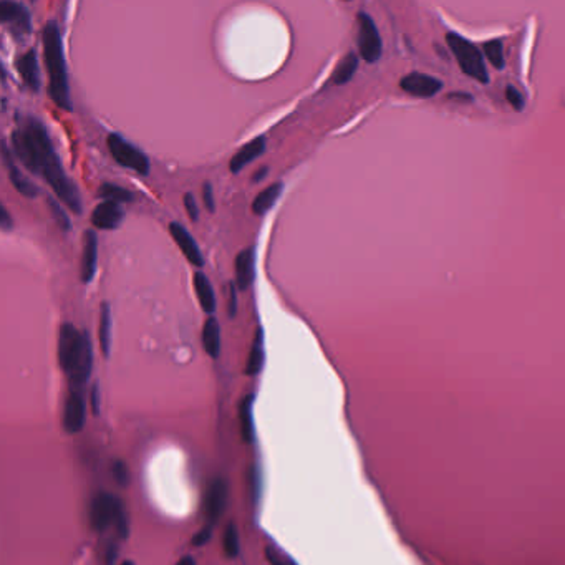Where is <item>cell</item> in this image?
<instances>
[{
    "label": "cell",
    "instance_id": "cell-1",
    "mask_svg": "<svg viewBox=\"0 0 565 565\" xmlns=\"http://www.w3.org/2000/svg\"><path fill=\"white\" fill-rule=\"evenodd\" d=\"M12 145L13 153L22 164L30 173L40 174L54 189L56 198L72 209V212L82 214L83 202L77 184L65 173L44 123L33 116L25 118L12 133Z\"/></svg>",
    "mask_w": 565,
    "mask_h": 565
},
{
    "label": "cell",
    "instance_id": "cell-2",
    "mask_svg": "<svg viewBox=\"0 0 565 565\" xmlns=\"http://www.w3.org/2000/svg\"><path fill=\"white\" fill-rule=\"evenodd\" d=\"M44 59L47 73H49V95L61 110L72 111V98H70L68 73L63 55V44L59 25L55 22H47L44 27Z\"/></svg>",
    "mask_w": 565,
    "mask_h": 565
},
{
    "label": "cell",
    "instance_id": "cell-3",
    "mask_svg": "<svg viewBox=\"0 0 565 565\" xmlns=\"http://www.w3.org/2000/svg\"><path fill=\"white\" fill-rule=\"evenodd\" d=\"M446 44H448L454 59L458 60L459 66H461V70L468 77L474 78L479 83L489 82V73L486 63H484V55L476 45L471 44L468 39H464L463 35H459L456 32H448Z\"/></svg>",
    "mask_w": 565,
    "mask_h": 565
},
{
    "label": "cell",
    "instance_id": "cell-4",
    "mask_svg": "<svg viewBox=\"0 0 565 565\" xmlns=\"http://www.w3.org/2000/svg\"><path fill=\"white\" fill-rule=\"evenodd\" d=\"M107 143L108 148H110L113 159H115L118 164H121L123 168L133 169L140 174L150 173L148 156H146L140 148H136L135 145H131L130 141H126L125 138L118 135V133L108 135Z\"/></svg>",
    "mask_w": 565,
    "mask_h": 565
},
{
    "label": "cell",
    "instance_id": "cell-5",
    "mask_svg": "<svg viewBox=\"0 0 565 565\" xmlns=\"http://www.w3.org/2000/svg\"><path fill=\"white\" fill-rule=\"evenodd\" d=\"M85 334L87 332H78L72 324H63L60 327L59 363L66 375L72 373L77 367L85 345Z\"/></svg>",
    "mask_w": 565,
    "mask_h": 565
},
{
    "label": "cell",
    "instance_id": "cell-6",
    "mask_svg": "<svg viewBox=\"0 0 565 565\" xmlns=\"http://www.w3.org/2000/svg\"><path fill=\"white\" fill-rule=\"evenodd\" d=\"M358 50L368 63H375L383 54V42L377 23L367 12L358 13Z\"/></svg>",
    "mask_w": 565,
    "mask_h": 565
},
{
    "label": "cell",
    "instance_id": "cell-7",
    "mask_svg": "<svg viewBox=\"0 0 565 565\" xmlns=\"http://www.w3.org/2000/svg\"><path fill=\"white\" fill-rule=\"evenodd\" d=\"M121 501L113 494L98 492L93 497L92 506H90V522L92 527L98 533H103L108 527L115 524L118 509H120Z\"/></svg>",
    "mask_w": 565,
    "mask_h": 565
},
{
    "label": "cell",
    "instance_id": "cell-8",
    "mask_svg": "<svg viewBox=\"0 0 565 565\" xmlns=\"http://www.w3.org/2000/svg\"><path fill=\"white\" fill-rule=\"evenodd\" d=\"M85 420H87V405L83 393L78 388H70L63 410V428L66 433L77 435L83 430Z\"/></svg>",
    "mask_w": 565,
    "mask_h": 565
},
{
    "label": "cell",
    "instance_id": "cell-9",
    "mask_svg": "<svg viewBox=\"0 0 565 565\" xmlns=\"http://www.w3.org/2000/svg\"><path fill=\"white\" fill-rule=\"evenodd\" d=\"M0 22L11 25L12 33L17 37L28 35L32 30L30 13L27 7L18 2H11V0H4L0 4Z\"/></svg>",
    "mask_w": 565,
    "mask_h": 565
},
{
    "label": "cell",
    "instance_id": "cell-10",
    "mask_svg": "<svg viewBox=\"0 0 565 565\" xmlns=\"http://www.w3.org/2000/svg\"><path fill=\"white\" fill-rule=\"evenodd\" d=\"M400 87L401 90H405L408 95H411V97L431 98L439 93V90L443 88V83H441L436 77H431V75L413 72L401 78Z\"/></svg>",
    "mask_w": 565,
    "mask_h": 565
},
{
    "label": "cell",
    "instance_id": "cell-11",
    "mask_svg": "<svg viewBox=\"0 0 565 565\" xmlns=\"http://www.w3.org/2000/svg\"><path fill=\"white\" fill-rule=\"evenodd\" d=\"M227 506V482L224 479L217 478L211 482L206 499H204V511H206V517L209 524H216L221 519L222 512H224Z\"/></svg>",
    "mask_w": 565,
    "mask_h": 565
},
{
    "label": "cell",
    "instance_id": "cell-12",
    "mask_svg": "<svg viewBox=\"0 0 565 565\" xmlns=\"http://www.w3.org/2000/svg\"><path fill=\"white\" fill-rule=\"evenodd\" d=\"M169 234L176 241V244H178L179 249H181L184 257H186L193 265H196V267H202L204 257H202L201 249H199L196 241H194V237L189 234L186 227L179 224V222H171Z\"/></svg>",
    "mask_w": 565,
    "mask_h": 565
},
{
    "label": "cell",
    "instance_id": "cell-13",
    "mask_svg": "<svg viewBox=\"0 0 565 565\" xmlns=\"http://www.w3.org/2000/svg\"><path fill=\"white\" fill-rule=\"evenodd\" d=\"M98 264V237L92 229H88L83 234V253L82 262H80V279L85 284L92 282L95 274H97Z\"/></svg>",
    "mask_w": 565,
    "mask_h": 565
},
{
    "label": "cell",
    "instance_id": "cell-14",
    "mask_svg": "<svg viewBox=\"0 0 565 565\" xmlns=\"http://www.w3.org/2000/svg\"><path fill=\"white\" fill-rule=\"evenodd\" d=\"M123 219H125V211H123L120 204L116 202L103 201L93 209L92 224L97 227V229L113 231L121 224Z\"/></svg>",
    "mask_w": 565,
    "mask_h": 565
},
{
    "label": "cell",
    "instance_id": "cell-15",
    "mask_svg": "<svg viewBox=\"0 0 565 565\" xmlns=\"http://www.w3.org/2000/svg\"><path fill=\"white\" fill-rule=\"evenodd\" d=\"M236 272V286L241 292H245L247 288L253 286L255 277V254L253 247L244 249L236 257L234 264Z\"/></svg>",
    "mask_w": 565,
    "mask_h": 565
},
{
    "label": "cell",
    "instance_id": "cell-16",
    "mask_svg": "<svg viewBox=\"0 0 565 565\" xmlns=\"http://www.w3.org/2000/svg\"><path fill=\"white\" fill-rule=\"evenodd\" d=\"M2 154H4V163H6L7 169H8V178H11L12 186L16 188L17 191L22 194V196L35 198L37 194H39V188H37L35 184H33L30 179L27 178V176H23L20 173V169L13 164L12 154H11V151H8L7 145L2 146Z\"/></svg>",
    "mask_w": 565,
    "mask_h": 565
},
{
    "label": "cell",
    "instance_id": "cell-17",
    "mask_svg": "<svg viewBox=\"0 0 565 565\" xmlns=\"http://www.w3.org/2000/svg\"><path fill=\"white\" fill-rule=\"evenodd\" d=\"M16 66L20 73V77L32 92H39L40 88V72H39V60H37V51L28 50L27 54L18 56L16 60Z\"/></svg>",
    "mask_w": 565,
    "mask_h": 565
},
{
    "label": "cell",
    "instance_id": "cell-18",
    "mask_svg": "<svg viewBox=\"0 0 565 565\" xmlns=\"http://www.w3.org/2000/svg\"><path fill=\"white\" fill-rule=\"evenodd\" d=\"M265 145H267L265 138L259 136V138H255V140L249 141V143L242 146V148L237 151V153L232 156V159H231L229 168L232 173H239V171L244 169L247 164L253 163L255 158H259V156L265 151V148H267Z\"/></svg>",
    "mask_w": 565,
    "mask_h": 565
},
{
    "label": "cell",
    "instance_id": "cell-19",
    "mask_svg": "<svg viewBox=\"0 0 565 565\" xmlns=\"http://www.w3.org/2000/svg\"><path fill=\"white\" fill-rule=\"evenodd\" d=\"M241 436L244 443L253 444L255 439L254 431V395H247L239 405Z\"/></svg>",
    "mask_w": 565,
    "mask_h": 565
},
{
    "label": "cell",
    "instance_id": "cell-20",
    "mask_svg": "<svg viewBox=\"0 0 565 565\" xmlns=\"http://www.w3.org/2000/svg\"><path fill=\"white\" fill-rule=\"evenodd\" d=\"M202 345L211 358H217L221 353V325L214 317H209L202 329Z\"/></svg>",
    "mask_w": 565,
    "mask_h": 565
},
{
    "label": "cell",
    "instance_id": "cell-21",
    "mask_svg": "<svg viewBox=\"0 0 565 565\" xmlns=\"http://www.w3.org/2000/svg\"><path fill=\"white\" fill-rule=\"evenodd\" d=\"M194 291H196L198 300L201 303L202 310L206 313H214L216 310V296L209 279L202 272L194 274Z\"/></svg>",
    "mask_w": 565,
    "mask_h": 565
},
{
    "label": "cell",
    "instance_id": "cell-22",
    "mask_svg": "<svg viewBox=\"0 0 565 565\" xmlns=\"http://www.w3.org/2000/svg\"><path fill=\"white\" fill-rule=\"evenodd\" d=\"M264 360H265V351H264V330L257 329L253 341V348H250L249 358H247L245 365V375L249 377H255L262 372L264 368Z\"/></svg>",
    "mask_w": 565,
    "mask_h": 565
},
{
    "label": "cell",
    "instance_id": "cell-23",
    "mask_svg": "<svg viewBox=\"0 0 565 565\" xmlns=\"http://www.w3.org/2000/svg\"><path fill=\"white\" fill-rule=\"evenodd\" d=\"M284 191V184L282 183H274L270 184L269 188H265L262 193L257 194V198L254 199L253 202V211L257 216H264L269 209L274 207V204L277 202V199L280 198V194Z\"/></svg>",
    "mask_w": 565,
    "mask_h": 565
},
{
    "label": "cell",
    "instance_id": "cell-24",
    "mask_svg": "<svg viewBox=\"0 0 565 565\" xmlns=\"http://www.w3.org/2000/svg\"><path fill=\"white\" fill-rule=\"evenodd\" d=\"M99 346H102V353L104 358L110 357L111 351V310L107 302L102 303V313H99Z\"/></svg>",
    "mask_w": 565,
    "mask_h": 565
},
{
    "label": "cell",
    "instance_id": "cell-25",
    "mask_svg": "<svg viewBox=\"0 0 565 565\" xmlns=\"http://www.w3.org/2000/svg\"><path fill=\"white\" fill-rule=\"evenodd\" d=\"M358 68V56L350 51L348 55H345L344 59L340 60V63L336 65L334 75H332V82L335 85H345L348 83L351 77H353L355 72Z\"/></svg>",
    "mask_w": 565,
    "mask_h": 565
},
{
    "label": "cell",
    "instance_id": "cell-26",
    "mask_svg": "<svg viewBox=\"0 0 565 565\" xmlns=\"http://www.w3.org/2000/svg\"><path fill=\"white\" fill-rule=\"evenodd\" d=\"M97 194L99 199H104L107 202H116V204L131 202L133 199H135L131 191H128V189L116 186V184H111V183L102 184Z\"/></svg>",
    "mask_w": 565,
    "mask_h": 565
},
{
    "label": "cell",
    "instance_id": "cell-27",
    "mask_svg": "<svg viewBox=\"0 0 565 565\" xmlns=\"http://www.w3.org/2000/svg\"><path fill=\"white\" fill-rule=\"evenodd\" d=\"M484 55L486 59L491 61V65L494 68L502 70L506 65L504 59V45H502V40L499 39H492L484 44Z\"/></svg>",
    "mask_w": 565,
    "mask_h": 565
},
{
    "label": "cell",
    "instance_id": "cell-28",
    "mask_svg": "<svg viewBox=\"0 0 565 565\" xmlns=\"http://www.w3.org/2000/svg\"><path fill=\"white\" fill-rule=\"evenodd\" d=\"M222 544H224V552L229 559H236L237 555H239V549H241V544H239V533H237L236 525L231 524L226 527L224 530V539H222Z\"/></svg>",
    "mask_w": 565,
    "mask_h": 565
},
{
    "label": "cell",
    "instance_id": "cell-29",
    "mask_svg": "<svg viewBox=\"0 0 565 565\" xmlns=\"http://www.w3.org/2000/svg\"><path fill=\"white\" fill-rule=\"evenodd\" d=\"M47 202H49L51 216H54V219L56 221V224H59L63 231L72 229V222H70V217L66 216V212L63 211V207L60 206L59 201H55L54 198H49V201H47Z\"/></svg>",
    "mask_w": 565,
    "mask_h": 565
},
{
    "label": "cell",
    "instance_id": "cell-30",
    "mask_svg": "<svg viewBox=\"0 0 565 565\" xmlns=\"http://www.w3.org/2000/svg\"><path fill=\"white\" fill-rule=\"evenodd\" d=\"M265 559L272 565H296V562L291 557H287L282 550L275 549L274 545H267L265 547Z\"/></svg>",
    "mask_w": 565,
    "mask_h": 565
},
{
    "label": "cell",
    "instance_id": "cell-31",
    "mask_svg": "<svg viewBox=\"0 0 565 565\" xmlns=\"http://www.w3.org/2000/svg\"><path fill=\"white\" fill-rule=\"evenodd\" d=\"M111 473H113V478H115L116 484H120L121 487L128 486V482H130V471H128V466L125 461L118 459V461L113 463Z\"/></svg>",
    "mask_w": 565,
    "mask_h": 565
},
{
    "label": "cell",
    "instance_id": "cell-32",
    "mask_svg": "<svg viewBox=\"0 0 565 565\" xmlns=\"http://www.w3.org/2000/svg\"><path fill=\"white\" fill-rule=\"evenodd\" d=\"M115 529L116 533L120 534L121 539H126L128 534H130V524H128V516H126V509L125 506H120V509H118V514H116V519H115Z\"/></svg>",
    "mask_w": 565,
    "mask_h": 565
},
{
    "label": "cell",
    "instance_id": "cell-33",
    "mask_svg": "<svg viewBox=\"0 0 565 565\" xmlns=\"http://www.w3.org/2000/svg\"><path fill=\"white\" fill-rule=\"evenodd\" d=\"M506 98H507V102H509L517 111H521L522 108H524V97H522V93L517 88L507 87L506 88Z\"/></svg>",
    "mask_w": 565,
    "mask_h": 565
},
{
    "label": "cell",
    "instance_id": "cell-34",
    "mask_svg": "<svg viewBox=\"0 0 565 565\" xmlns=\"http://www.w3.org/2000/svg\"><path fill=\"white\" fill-rule=\"evenodd\" d=\"M184 207H186V212H188L189 219H191L193 222L199 221V207H198L196 199H194V196L191 193L184 194Z\"/></svg>",
    "mask_w": 565,
    "mask_h": 565
},
{
    "label": "cell",
    "instance_id": "cell-35",
    "mask_svg": "<svg viewBox=\"0 0 565 565\" xmlns=\"http://www.w3.org/2000/svg\"><path fill=\"white\" fill-rule=\"evenodd\" d=\"M202 198H204V204H206L207 211H209V212H214V211H216L214 189H212V184H211V183H204V186H202Z\"/></svg>",
    "mask_w": 565,
    "mask_h": 565
},
{
    "label": "cell",
    "instance_id": "cell-36",
    "mask_svg": "<svg viewBox=\"0 0 565 565\" xmlns=\"http://www.w3.org/2000/svg\"><path fill=\"white\" fill-rule=\"evenodd\" d=\"M211 537H212V529H211V525H207V527H204V529L199 530L198 534H194L191 544L194 545V547H201V545H206L209 540H211Z\"/></svg>",
    "mask_w": 565,
    "mask_h": 565
},
{
    "label": "cell",
    "instance_id": "cell-37",
    "mask_svg": "<svg viewBox=\"0 0 565 565\" xmlns=\"http://www.w3.org/2000/svg\"><path fill=\"white\" fill-rule=\"evenodd\" d=\"M237 292H239V288H237L236 282H229V317L231 319H234L236 317V312H237Z\"/></svg>",
    "mask_w": 565,
    "mask_h": 565
},
{
    "label": "cell",
    "instance_id": "cell-38",
    "mask_svg": "<svg viewBox=\"0 0 565 565\" xmlns=\"http://www.w3.org/2000/svg\"><path fill=\"white\" fill-rule=\"evenodd\" d=\"M0 227H2V231H6V232L12 231V227H13V221H12L11 214H8L6 206L0 207Z\"/></svg>",
    "mask_w": 565,
    "mask_h": 565
},
{
    "label": "cell",
    "instance_id": "cell-39",
    "mask_svg": "<svg viewBox=\"0 0 565 565\" xmlns=\"http://www.w3.org/2000/svg\"><path fill=\"white\" fill-rule=\"evenodd\" d=\"M92 410L95 415H98L99 413V390H98V383L93 384V390H92Z\"/></svg>",
    "mask_w": 565,
    "mask_h": 565
},
{
    "label": "cell",
    "instance_id": "cell-40",
    "mask_svg": "<svg viewBox=\"0 0 565 565\" xmlns=\"http://www.w3.org/2000/svg\"><path fill=\"white\" fill-rule=\"evenodd\" d=\"M265 176H267V168H260V169L257 171V174H255L254 178H253V183H259V181H262V179L265 178Z\"/></svg>",
    "mask_w": 565,
    "mask_h": 565
},
{
    "label": "cell",
    "instance_id": "cell-41",
    "mask_svg": "<svg viewBox=\"0 0 565 565\" xmlns=\"http://www.w3.org/2000/svg\"><path fill=\"white\" fill-rule=\"evenodd\" d=\"M176 565H196V560H194L191 555H186V557H183Z\"/></svg>",
    "mask_w": 565,
    "mask_h": 565
},
{
    "label": "cell",
    "instance_id": "cell-42",
    "mask_svg": "<svg viewBox=\"0 0 565 565\" xmlns=\"http://www.w3.org/2000/svg\"><path fill=\"white\" fill-rule=\"evenodd\" d=\"M121 565H135V562H131V560H125Z\"/></svg>",
    "mask_w": 565,
    "mask_h": 565
}]
</instances>
